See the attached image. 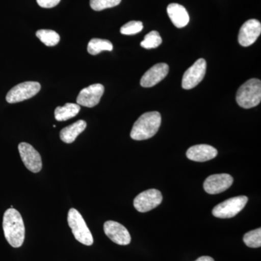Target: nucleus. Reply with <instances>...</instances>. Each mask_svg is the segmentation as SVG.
Here are the masks:
<instances>
[{
	"label": "nucleus",
	"mask_w": 261,
	"mask_h": 261,
	"mask_svg": "<svg viewBox=\"0 0 261 261\" xmlns=\"http://www.w3.org/2000/svg\"><path fill=\"white\" fill-rule=\"evenodd\" d=\"M3 227L8 243L15 248L21 247L25 240V226L23 218L18 211L13 207L5 211Z\"/></svg>",
	"instance_id": "obj_1"
},
{
	"label": "nucleus",
	"mask_w": 261,
	"mask_h": 261,
	"mask_svg": "<svg viewBox=\"0 0 261 261\" xmlns=\"http://www.w3.org/2000/svg\"><path fill=\"white\" fill-rule=\"evenodd\" d=\"M161 116L157 111L144 113L134 124L130 136L132 140L141 141L152 138L159 132Z\"/></svg>",
	"instance_id": "obj_2"
},
{
	"label": "nucleus",
	"mask_w": 261,
	"mask_h": 261,
	"mask_svg": "<svg viewBox=\"0 0 261 261\" xmlns=\"http://www.w3.org/2000/svg\"><path fill=\"white\" fill-rule=\"evenodd\" d=\"M237 102L245 109L256 107L261 101V82L257 79L247 81L239 88Z\"/></svg>",
	"instance_id": "obj_3"
},
{
	"label": "nucleus",
	"mask_w": 261,
	"mask_h": 261,
	"mask_svg": "<svg viewBox=\"0 0 261 261\" xmlns=\"http://www.w3.org/2000/svg\"><path fill=\"white\" fill-rule=\"evenodd\" d=\"M68 223L77 241L87 246L94 243L93 237L82 215L76 209L70 208L68 214Z\"/></svg>",
	"instance_id": "obj_4"
},
{
	"label": "nucleus",
	"mask_w": 261,
	"mask_h": 261,
	"mask_svg": "<svg viewBox=\"0 0 261 261\" xmlns=\"http://www.w3.org/2000/svg\"><path fill=\"white\" fill-rule=\"evenodd\" d=\"M248 198L246 196L231 197L216 205L212 211L215 217L219 219H230L234 217L246 205Z\"/></svg>",
	"instance_id": "obj_5"
},
{
	"label": "nucleus",
	"mask_w": 261,
	"mask_h": 261,
	"mask_svg": "<svg viewBox=\"0 0 261 261\" xmlns=\"http://www.w3.org/2000/svg\"><path fill=\"white\" fill-rule=\"evenodd\" d=\"M40 89L41 84L39 82H27L19 84L8 92L6 96L7 102L13 104L27 100L37 94Z\"/></svg>",
	"instance_id": "obj_6"
},
{
	"label": "nucleus",
	"mask_w": 261,
	"mask_h": 261,
	"mask_svg": "<svg viewBox=\"0 0 261 261\" xmlns=\"http://www.w3.org/2000/svg\"><path fill=\"white\" fill-rule=\"evenodd\" d=\"M162 200L161 192L159 190L151 189L137 195L134 200V206L139 212L146 213L157 207Z\"/></svg>",
	"instance_id": "obj_7"
},
{
	"label": "nucleus",
	"mask_w": 261,
	"mask_h": 261,
	"mask_svg": "<svg viewBox=\"0 0 261 261\" xmlns=\"http://www.w3.org/2000/svg\"><path fill=\"white\" fill-rule=\"evenodd\" d=\"M207 64L205 60L200 58L185 71L182 78V88H195L205 77Z\"/></svg>",
	"instance_id": "obj_8"
},
{
	"label": "nucleus",
	"mask_w": 261,
	"mask_h": 261,
	"mask_svg": "<svg viewBox=\"0 0 261 261\" xmlns=\"http://www.w3.org/2000/svg\"><path fill=\"white\" fill-rule=\"evenodd\" d=\"M18 150L23 164L29 171L33 173H39L42 170V158L33 146L27 142H21L18 145Z\"/></svg>",
	"instance_id": "obj_9"
},
{
	"label": "nucleus",
	"mask_w": 261,
	"mask_h": 261,
	"mask_svg": "<svg viewBox=\"0 0 261 261\" xmlns=\"http://www.w3.org/2000/svg\"><path fill=\"white\" fill-rule=\"evenodd\" d=\"M261 33V23L256 19H250L247 20L242 25L239 33L238 41L243 47H249L252 45L260 37Z\"/></svg>",
	"instance_id": "obj_10"
},
{
	"label": "nucleus",
	"mask_w": 261,
	"mask_h": 261,
	"mask_svg": "<svg viewBox=\"0 0 261 261\" xmlns=\"http://www.w3.org/2000/svg\"><path fill=\"white\" fill-rule=\"evenodd\" d=\"M233 181L232 176L227 173L211 175L204 182V190L211 195H216L227 190Z\"/></svg>",
	"instance_id": "obj_11"
},
{
	"label": "nucleus",
	"mask_w": 261,
	"mask_h": 261,
	"mask_svg": "<svg viewBox=\"0 0 261 261\" xmlns=\"http://www.w3.org/2000/svg\"><path fill=\"white\" fill-rule=\"evenodd\" d=\"M105 88L100 84H94L81 91L76 98L79 106L87 108H93L100 101L104 93Z\"/></svg>",
	"instance_id": "obj_12"
},
{
	"label": "nucleus",
	"mask_w": 261,
	"mask_h": 261,
	"mask_svg": "<svg viewBox=\"0 0 261 261\" xmlns=\"http://www.w3.org/2000/svg\"><path fill=\"white\" fill-rule=\"evenodd\" d=\"M104 231L113 243L118 245H128L132 241L127 228L116 221H106L104 224Z\"/></svg>",
	"instance_id": "obj_13"
},
{
	"label": "nucleus",
	"mask_w": 261,
	"mask_h": 261,
	"mask_svg": "<svg viewBox=\"0 0 261 261\" xmlns=\"http://www.w3.org/2000/svg\"><path fill=\"white\" fill-rule=\"evenodd\" d=\"M169 71V66L166 63H158L147 70L140 81L142 87H152L166 78Z\"/></svg>",
	"instance_id": "obj_14"
},
{
	"label": "nucleus",
	"mask_w": 261,
	"mask_h": 261,
	"mask_svg": "<svg viewBox=\"0 0 261 261\" xmlns=\"http://www.w3.org/2000/svg\"><path fill=\"white\" fill-rule=\"evenodd\" d=\"M217 149L208 145H197L187 149V159L195 162H205L217 156Z\"/></svg>",
	"instance_id": "obj_15"
},
{
	"label": "nucleus",
	"mask_w": 261,
	"mask_h": 261,
	"mask_svg": "<svg viewBox=\"0 0 261 261\" xmlns=\"http://www.w3.org/2000/svg\"><path fill=\"white\" fill-rule=\"evenodd\" d=\"M168 16L175 27L184 28L190 22V16L186 8L177 3H171L167 8Z\"/></svg>",
	"instance_id": "obj_16"
},
{
	"label": "nucleus",
	"mask_w": 261,
	"mask_h": 261,
	"mask_svg": "<svg viewBox=\"0 0 261 261\" xmlns=\"http://www.w3.org/2000/svg\"><path fill=\"white\" fill-rule=\"evenodd\" d=\"M86 127L87 123L83 120H80L73 124L63 128L60 132V137L65 143H72L74 142L77 137L85 130Z\"/></svg>",
	"instance_id": "obj_17"
},
{
	"label": "nucleus",
	"mask_w": 261,
	"mask_h": 261,
	"mask_svg": "<svg viewBox=\"0 0 261 261\" xmlns=\"http://www.w3.org/2000/svg\"><path fill=\"white\" fill-rule=\"evenodd\" d=\"M80 106L74 103H66L63 107L56 108L55 118L58 121H65L73 118L80 113Z\"/></svg>",
	"instance_id": "obj_18"
},
{
	"label": "nucleus",
	"mask_w": 261,
	"mask_h": 261,
	"mask_svg": "<svg viewBox=\"0 0 261 261\" xmlns=\"http://www.w3.org/2000/svg\"><path fill=\"white\" fill-rule=\"evenodd\" d=\"M112 43L106 39H92L87 46V51L92 56H97L102 51H112Z\"/></svg>",
	"instance_id": "obj_19"
},
{
	"label": "nucleus",
	"mask_w": 261,
	"mask_h": 261,
	"mask_svg": "<svg viewBox=\"0 0 261 261\" xmlns=\"http://www.w3.org/2000/svg\"><path fill=\"white\" fill-rule=\"evenodd\" d=\"M36 35L39 38V40L44 43L48 47H53L56 46L60 42L59 34L53 30H47V29H42L39 30L36 33Z\"/></svg>",
	"instance_id": "obj_20"
},
{
	"label": "nucleus",
	"mask_w": 261,
	"mask_h": 261,
	"mask_svg": "<svg viewBox=\"0 0 261 261\" xmlns=\"http://www.w3.org/2000/svg\"><path fill=\"white\" fill-rule=\"evenodd\" d=\"M243 241L247 247L257 248L261 246V228L252 230L245 233Z\"/></svg>",
	"instance_id": "obj_21"
},
{
	"label": "nucleus",
	"mask_w": 261,
	"mask_h": 261,
	"mask_svg": "<svg viewBox=\"0 0 261 261\" xmlns=\"http://www.w3.org/2000/svg\"><path fill=\"white\" fill-rule=\"evenodd\" d=\"M162 43V38L160 36L159 33L156 31H152L145 36L144 40L141 42V46L145 49H153L157 48Z\"/></svg>",
	"instance_id": "obj_22"
},
{
	"label": "nucleus",
	"mask_w": 261,
	"mask_h": 261,
	"mask_svg": "<svg viewBox=\"0 0 261 261\" xmlns=\"http://www.w3.org/2000/svg\"><path fill=\"white\" fill-rule=\"evenodd\" d=\"M121 0H90V6L95 11L113 8L121 3Z\"/></svg>",
	"instance_id": "obj_23"
},
{
	"label": "nucleus",
	"mask_w": 261,
	"mask_h": 261,
	"mask_svg": "<svg viewBox=\"0 0 261 261\" xmlns=\"http://www.w3.org/2000/svg\"><path fill=\"white\" fill-rule=\"evenodd\" d=\"M143 29V24L141 21H132L123 25L121 29V33L124 35H134L142 32Z\"/></svg>",
	"instance_id": "obj_24"
},
{
	"label": "nucleus",
	"mask_w": 261,
	"mask_h": 261,
	"mask_svg": "<svg viewBox=\"0 0 261 261\" xmlns=\"http://www.w3.org/2000/svg\"><path fill=\"white\" fill-rule=\"evenodd\" d=\"M37 2L43 8H51L59 4L61 0H37Z\"/></svg>",
	"instance_id": "obj_25"
},
{
	"label": "nucleus",
	"mask_w": 261,
	"mask_h": 261,
	"mask_svg": "<svg viewBox=\"0 0 261 261\" xmlns=\"http://www.w3.org/2000/svg\"><path fill=\"white\" fill-rule=\"evenodd\" d=\"M195 261H214V259L209 256H202L199 257V258L197 259Z\"/></svg>",
	"instance_id": "obj_26"
}]
</instances>
